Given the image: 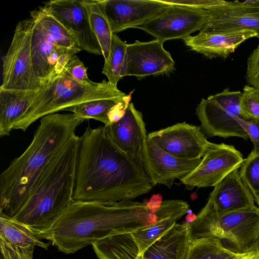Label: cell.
Returning a JSON list of instances; mask_svg holds the SVG:
<instances>
[{
    "mask_svg": "<svg viewBox=\"0 0 259 259\" xmlns=\"http://www.w3.org/2000/svg\"><path fill=\"white\" fill-rule=\"evenodd\" d=\"M189 204L181 200H166L155 211L157 220L132 232L140 253L143 252L177 224L189 210Z\"/></svg>",
    "mask_w": 259,
    "mask_h": 259,
    "instance_id": "21",
    "label": "cell"
},
{
    "mask_svg": "<svg viewBox=\"0 0 259 259\" xmlns=\"http://www.w3.org/2000/svg\"><path fill=\"white\" fill-rule=\"evenodd\" d=\"M30 18L33 67L45 85L56 77V66L64 54L81 49L72 33L44 6L30 11Z\"/></svg>",
    "mask_w": 259,
    "mask_h": 259,
    "instance_id": "7",
    "label": "cell"
},
{
    "mask_svg": "<svg viewBox=\"0 0 259 259\" xmlns=\"http://www.w3.org/2000/svg\"><path fill=\"white\" fill-rule=\"evenodd\" d=\"M257 37L254 31L244 29L220 31H199L196 35L183 39L191 50L212 59H225L244 41Z\"/></svg>",
    "mask_w": 259,
    "mask_h": 259,
    "instance_id": "19",
    "label": "cell"
},
{
    "mask_svg": "<svg viewBox=\"0 0 259 259\" xmlns=\"http://www.w3.org/2000/svg\"><path fill=\"white\" fill-rule=\"evenodd\" d=\"M83 121L73 113L40 119L29 146L0 175V213L13 219L19 212L44 168L68 145Z\"/></svg>",
    "mask_w": 259,
    "mask_h": 259,
    "instance_id": "3",
    "label": "cell"
},
{
    "mask_svg": "<svg viewBox=\"0 0 259 259\" xmlns=\"http://www.w3.org/2000/svg\"><path fill=\"white\" fill-rule=\"evenodd\" d=\"M201 159L188 160L177 157L147 138L142 162L145 173L153 185L162 184L170 188L176 179L187 177L199 164Z\"/></svg>",
    "mask_w": 259,
    "mask_h": 259,
    "instance_id": "15",
    "label": "cell"
},
{
    "mask_svg": "<svg viewBox=\"0 0 259 259\" xmlns=\"http://www.w3.org/2000/svg\"><path fill=\"white\" fill-rule=\"evenodd\" d=\"M36 92L0 90V136H9L14 125L26 112L38 95Z\"/></svg>",
    "mask_w": 259,
    "mask_h": 259,
    "instance_id": "24",
    "label": "cell"
},
{
    "mask_svg": "<svg viewBox=\"0 0 259 259\" xmlns=\"http://www.w3.org/2000/svg\"><path fill=\"white\" fill-rule=\"evenodd\" d=\"M208 197L219 214L256 206L254 197L241 178L239 168L218 183Z\"/></svg>",
    "mask_w": 259,
    "mask_h": 259,
    "instance_id": "20",
    "label": "cell"
},
{
    "mask_svg": "<svg viewBox=\"0 0 259 259\" xmlns=\"http://www.w3.org/2000/svg\"><path fill=\"white\" fill-rule=\"evenodd\" d=\"M192 239L189 223H177L143 252V258L187 259Z\"/></svg>",
    "mask_w": 259,
    "mask_h": 259,
    "instance_id": "22",
    "label": "cell"
},
{
    "mask_svg": "<svg viewBox=\"0 0 259 259\" xmlns=\"http://www.w3.org/2000/svg\"><path fill=\"white\" fill-rule=\"evenodd\" d=\"M35 246H24L11 243L0 238V249L3 259H33Z\"/></svg>",
    "mask_w": 259,
    "mask_h": 259,
    "instance_id": "32",
    "label": "cell"
},
{
    "mask_svg": "<svg viewBox=\"0 0 259 259\" xmlns=\"http://www.w3.org/2000/svg\"><path fill=\"white\" fill-rule=\"evenodd\" d=\"M254 255L252 252L236 253L226 259H251Z\"/></svg>",
    "mask_w": 259,
    "mask_h": 259,
    "instance_id": "37",
    "label": "cell"
},
{
    "mask_svg": "<svg viewBox=\"0 0 259 259\" xmlns=\"http://www.w3.org/2000/svg\"><path fill=\"white\" fill-rule=\"evenodd\" d=\"M105 126L112 140L124 153L143 163L147 131L143 114L136 109L133 103L128 104L119 120Z\"/></svg>",
    "mask_w": 259,
    "mask_h": 259,
    "instance_id": "18",
    "label": "cell"
},
{
    "mask_svg": "<svg viewBox=\"0 0 259 259\" xmlns=\"http://www.w3.org/2000/svg\"><path fill=\"white\" fill-rule=\"evenodd\" d=\"M124 93L105 79L89 84L72 78L64 69L60 75L45 84L13 130L25 132L39 118L92 100L118 97Z\"/></svg>",
    "mask_w": 259,
    "mask_h": 259,
    "instance_id": "5",
    "label": "cell"
},
{
    "mask_svg": "<svg viewBox=\"0 0 259 259\" xmlns=\"http://www.w3.org/2000/svg\"><path fill=\"white\" fill-rule=\"evenodd\" d=\"M78 137L75 135L48 163L26 203L13 218L41 239L73 201Z\"/></svg>",
    "mask_w": 259,
    "mask_h": 259,
    "instance_id": "4",
    "label": "cell"
},
{
    "mask_svg": "<svg viewBox=\"0 0 259 259\" xmlns=\"http://www.w3.org/2000/svg\"><path fill=\"white\" fill-rule=\"evenodd\" d=\"M209 16L200 31L250 30L259 39V0L222 2L207 10Z\"/></svg>",
    "mask_w": 259,
    "mask_h": 259,
    "instance_id": "14",
    "label": "cell"
},
{
    "mask_svg": "<svg viewBox=\"0 0 259 259\" xmlns=\"http://www.w3.org/2000/svg\"><path fill=\"white\" fill-rule=\"evenodd\" d=\"M236 120L252 142V150L259 154V120H245L240 117H237Z\"/></svg>",
    "mask_w": 259,
    "mask_h": 259,
    "instance_id": "34",
    "label": "cell"
},
{
    "mask_svg": "<svg viewBox=\"0 0 259 259\" xmlns=\"http://www.w3.org/2000/svg\"><path fill=\"white\" fill-rule=\"evenodd\" d=\"M31 18L20 21L7 53L3 56L0 90L13 92H36L45 85L35 74L31 57Z\"/></svg>",
    "mask_w": 259,
    "mask_h": 259,
    "instance_id": "8",
    "label": "cell"
},
{
    "mask_svg": "<svg viewBox=\"0 0 259 259\" xmlns=\"http://www.w3.org/2000/svg\"><path fill=\"white\" fill-rule=\"evenodd\" d=\"M153 186L143 163L124 153L105 125L87 127L78 137L73 200H132L148 193Z\"/></svg>",
    "mask_w": 259,
    "mask_h": 259,
    "instance_id": "1",
    "label": "cell"
},
{
    "mask_svg": "<svg viewBox=\"0 0 259 259\" xmlns=\"http://www.w3.org/2000/svg\"><path fill=\"white\" fill-rule=\"evenodd\" d=\"M242 92L240 107L242 113L247 120H259V91L247 84Z\"/></svg>",
    "mask_w": 259,
    "mask_h": 259,
    "instance_id": "31",
    "label": "cell"
},
{
    "mask_svg": "<svg viewBox=\"0 0 259 259\" xmlns=\"http://www.w3.org/2000/svg\"><path fill=\"white\" fill-rule=\"evenodd\" d=\"M92 30L100 46L105 61L109 55L112 36L100 0H83Z\"/></svg>",
    "mask_w": 259,
    "mask_h": 259,
    "instance_id": "27",
    "label": "cell"
},
{
    "mask_svg": "<svg viewBox=\"0 0 259 259\" xmlns=\"http://www.w3.org/2000/svg\"><path fill=\"white\" fill-rule=\"evenodd\" d=\"M131 93L111 98L83 102L67 109L84 120L93 119L108 126L119 120L131 103Z\"/></svg>",
    "mask_w": 259,
    "mask_h": 259,
    "instance_id": "23",
    "label": "cell"
},
{
    "mask_svg": "<svg viewBox=\"0 0 259 259\" xmlns=\"http://www.w3.org/2000/svg\"><path fill=\"white\" fill-rule=\"evenodd\" d=\"M64 69L72 78L79 82L89 84L95 83L89 78L87 68L75 55L69 60Z\"/></svg>",
    "mask_w": 259,
    "mask_h": 259,
    "instance_id": "33",
    "label": "cell"
},
{
    "mask_svg": "<svg viewBox=\"0 0 259 259\" xmlns=\"http://www.w3.org/2000/svg\"><path fill=\"white\" fill-rule=\"evenodd\" d=\"M0 238L17 245L39 246L47 249L49 244L24 224L0 213Z\"/></svg>",
    "mask_w": 259,
    "mask_h": 259,
    "instance_id": "26",
    "label": "cell"
},
{
    "mask_svg": "<svg viewBox=\"0 0 259 259\" xmlns=\"http://www.w3.org/2000/svg\"><path fill=\"white\" fill-rule=\"evenodd\" d=\"M244 160L233 145L209 142L198 166L180 181L188 190L214 187L233 170L240 168Z\"/></svg>",
    "mask_w": 259,
    "mask_h": 259,
    "instance_id": "11",
    "label": "cell"
},
{
    "mask_svg": "<svg viewBox=\"0 0 259 259\" xmlns=\"http://www.w3.org/2000/svg\"><path fill=\"white\" fill-rule=\"evenodd\" d=\"M137 259H144L143 258V254H141L138 257Z\"/></svg>",
    "mask_w": 259,
    "mask_h": 259,
    "instance_id": "39",
    "label": "cell"
},
{
    "mask_svg": "<svg viewBox=\"0 0 259 259\" xmlns=\"http://www.w3.org/2000/svg\"><path fill=\"white\" fill-rule=\"evenodd\" d=\"M236 253L218 238H199L192 239L187 259H226Z\"/></svg>",
    "mask_w": 259,
    "mask_h": 259,
    "instance_id": "28",
    "label": "cell"
},
{
    "mask_svg": "<svg viewBox=\"0 0 259 259\" xmlns=\"http://www.w3.org/2000/svg\"><path fill=\"white\" fill-rule=\"evenodd\" d=\"M44 6L72 34L81 50L103 55L83 0H54L44 3Z\"/></svg>",
    "mask_w": 259,
    "mask_h": 259,
    "instance_id": "16",
    "label": "cell"
},
{
    "mask_svg": "<svg viewBox=\"0 0 259 259\" xmlns=\"http://www.w3.org/2000/svg\"><path fill=\"white\" fill-rule=\"evenodd\" d=\"M156 220L155 212L145 202L73 200L44 239L60 251L73 253L109 236L133 232Z\"/></svg>",
    "mask_w": 259,
    "mask_h": 259,
    "instance_id": "2",
    "label": "cell"
},
{
    "mask_svg": "<svg viewBox=\"0 0 259 259\" xmlns=\"http://www.w3.org/2000/svg\"><path fill=\"white\" fill-rule=\"evenodd\" d=\"M168 5H175L208 10L220 4L223 0H160Z\"/></svg>",
    "mask_w": 259,
    "mask_h": 259,
    "instance_id": "35",
    "label": "cell"
},
{
    "mask_svg": "<svg viewBox=\"0 0 259 259\" xmlns=\"http://www.w3.org/2000/svg\"><path fill=\"white\" fill-rule=\"evenodd\" d=\"M147 138L166 152L188 160L202 159L209 142L200 126L186 122L151 132Z\"/></svg>",
    "mask_w": 259,
    "mask_h": 259,
    "instance_id": "13",
    "label": "cell"
},
{
    "mask_svg": "<svg viewBox=\"0 0 259 259\" xmlns=\"http://www.w3.org/2000/svg\"><path fill=\"white\" fill-rule=\"evenodd\" d=\"M155 39L147 42L136 40L127 44L122 77L134 76L141 80L150 75H168L175 69V62L163 47Z\"/></svg>",
    "mask_w": 259,
    "mask_h": 259,
    "instance_id": "12",
    "label": "cell"
},
{
    "mask_svg": "<svg viewBox=\"0 0 259 259\" xmlns=\"http://www.w3.org/2000/svg\"><path fill=\"white\" fill-rule=\"evenodd\" d=\"M132 232L115 234L93 243L99 259H137L142 254Z\"/></svg>",
    "mask_w": 259,
    "mask_h": 259,
    "instance_id": "25",
    "label": "cell"
},
{
    "mask_svg": "<svg viewBox=\"0 0 259 259\" xmlns=\"http://www.w3.org/2000/svg\"><path fill=\"white\" fill-rule=\"evenodd\" d=\"M242 94L241 91L227 88L201 99L196 108V114L206 137H238L245 140L249 138L236 120L237 117L247 120L240 107Z\"/></svg>",
    "mask_w": 259,
    "mask_h": 259,
    "instance_id": "9",
    "label": "cell"
},
{
    "mask_svg": "<svg viewBox=\"0 0 259 259\" xmlns=\"http://www.w3.org/2000/svg\"><path fill=\"white\" fill-rule=\"evenodd\" d=\"M113 34L137 28L170 5L160 0H100Z\"/></svg>",
    "mask_w": 259,
    "mask_h": 259,
    "instance_id": "17",
    "label": "cell"
},
{
    "mask_svg": "<svg viewBox=\"0 0 259 259\" xmlns=\"http://www.w3.org/2000/svg\"><path fill=\"white\" fill-rule=\"evenodd\" d=\"M189 223L192 239L218 238L237 253L248 252L259 238V208L256 206L219 214L208 197L205 206Z\"/></svg>",
    "mask_w": 259,
    "mask_h": 259,
    "instance_id": "6",
    "label": "cell"
},
{
    "mask_svg": "<svg viewBox=\"0 0 259 259\" xmlns=\"http://www.w3.org/2000/svg\"><path fill=\"white\" fill-rule=\"evenodd\" d=\"M209 16L207 10L170 5L136 28L142 29L162 42L184 38L200 31Z\"/></svg>",
    "mask_w": 259,
    "mask_h": 259,
    "instance_id": "10",
    "label": "cell"
},
{
    "mask_svg": "<svg viewBox=\"0 0 259 259\" xmlns=\"http://www.w3.org/2000/svg\"><path fill=\"white\" fill-rule=\"evenodd\" d=\"M254 199H255V202H256V203L259 206V195L255 196Z\"/></svg>",
    "mask_w": 259,
    "mask_h": 259,
    "instance_id": "38",
    "label": "cell"
},
{
    "mask_svg": "<svg viewBox=\"0 0 259 259\" xmlns=\"http://www.w3.org/2000/svg\"><path fill=\"white\" fill-rule=\"evenodd\" d=\"M127 45L116 34H113L109 57L104 62L102 73L115 85L122 77Z\"/></svg>",
    "mask_w": 259,
    "mask_h": 259,
    "instance_id": "29",
    "label": "cell"
},
{
    "mask_svg": "<svg viewBox=\"0 0 259 259\" xmlns=\"http://www.w3.org/2000/svg\"><path fill=\"white\" fill-rule=\"evenodd\" d=\"M240 175L254 197L259 195V154L253 150L239 168Z\"/></svg>",
    "mask_w": 259,
    "mask_h": 259,
    "instance_id": "30",
    "label": "cell"
},
{
    "mask_svg": "<svg viewBox=\"0 0 259 259\" xmlns=\"http://www.w3.org/2000/svg\"><path fill=\"white\" fill-rule=\"evenodd\" d=\"M162 196L160 194L153 195L147 203L148 207L153 212H155L161 205Z\"/></svg>",
    "mask_w": 259,
    "mask_h": 259,
    "instance_id": "36",
    "label": "cell"
}]
</instances>
